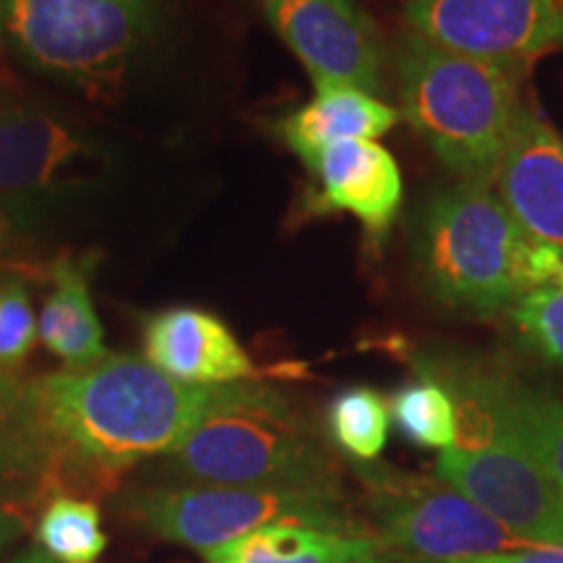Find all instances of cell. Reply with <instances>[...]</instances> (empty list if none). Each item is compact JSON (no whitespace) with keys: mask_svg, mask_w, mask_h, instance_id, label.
<instances>
[{"mask_svg":"<svg viewBox=\"0 0 563 563\" xmlns=\"http://www.w3.org/2000/svg\"><path fill=\"white\" fill-rule=\"evenodd\" d=\"M47 426L68 456L121 470L173 454L203 422L256 402L269 384H186L133 355H108L89 368L32 382Z\"/></svg>","mask_w":563,"mask_h":563,"instance_id":"1","label":"cell"},{"mask_svg":"<svg viewBox=\"0 0 563 563\" xmlns=\"http://www.w3.org/2000/svg\"><path fill=\"white\" fill-rule=\"evenodd\" d=\"M415 256L426 290L443 306L493 313L559 279L563 256L534 243L483 183H456L428 201Z\"/></svg>","mask_w":563,"mask_h":563,"instance_id":"2","label":"cell"},{"mask_svg":"<svg viewBox=\"0 0 563 563\" xmlns=\"http://www.w3.org/2000/svg\"><path fill=\"white\" fill-rule=\"evenodd\" d=\"M525 70L407 34L397 53L402 115L454 175L493 186L525 110Z\"/></svg>","mask_w":563,"mask_h":563,"instance_id":"3","label":"cell"},{"mask_svg":"<svg viewBox=\"0 0 563 563\" xmlns=\"http://www.w3.org/2000/svg\"><path fill=\"white\" fill-rule=\"evenodd\" d=\"M170 456L196 485L342 490L329 443L274 386L256 402L203 422Z\"/></svg>","mask_w":563,"mask_h":563,"instance_id":"4","label":"cell"},{"mask_svg":"<svg viewBox=\"0 0 563 563\" xmlns=\"http://www.w3.org/2000/svg\"><path fill=\"white\" fill-rule=\"evenodd\" d=\"M454 391L460 431L435 464L439 481L525 543L563 548V490L527 454L470 376L456 378Z\"/></svg>","mask_w":563,"mask_h":563,"instance_id":"5","label":"cell"},{"mask_svg":"<svg viewBox=\"0 0 563 563\" xmlns=\"http://www.w3.org/2000/svg\"><path fill=\"white\" fill-rule=\"evenodd\" d=\"M133 509L146 530L201 553L269 525H302L329 532L365 534V527L350 517L342 490L186 485L141 493L133 498Z\"/></svg>","mask_w":563,"mask_h":563,"instance_id":"6","label":"cell"},{"mask_svg":"<svg viewBox=\"0 0 563 563\" xmlns=\"http://www.w3.org/2000/svg\"><path fill=\"white\" fill-rule=\"evenodd\" d=\"M157 19V0H0V21L34 68L91 87L115 79Z\"/></svg>","mask_w":563,"mask_h":563,"instance_id":"7","label":"cell"},{"mask_svg":"<svg viewBox=\"0 0 563 563\" xmlns=\"http://www.w3.org/2000/svg\"><path fill=\"white\" fill-rule=\"evenodd\" d=\"M363 475L384 551H397L418 563H460L525 545V540L449 485L394 470H363Z\"/></svg>","mask_w":563,"mask_h":563,"instance_id":"8","label":"cell"},{"mask_svg":"<svg viewBox=\"0 0 563 563\" xmlns=\"http://www.w3.org/2000/svg\"><path fill=\"white\" fill-rule=\"evenodd\" d=\"M410 34L473 55L522 63L563 47V0H405Z\"/></svg>","mask_w":563,"mask_h":563,"instance_id":"9","label":"cell"},{"mask_svg":"<svg viewBox=\"0 0 563 563\" xmlns=\"http://www.w3.org/2000/svg\"><path fill=\"white\" fill-rule=\"evenodd\" d=\"M274 32L311 74L313 87L384 89L386 45L357 0H262Z\"/></svg>","mask_w":563,"mask_h":563,"instance_id":"10","label":"cell"},{"mask_svg":"<svg viewBox=\"0 0 563 563\" xmlns=\"http://www.w3.org/2000/svg\"><path fill=\"white\" fill-rule=\"evenodd\" d=\"M493 191L534 243L563 256V139L527 104L506 144Z\"/></svg>","mask_w":563,"mask_h":563,"instance_id":"11","label":"cell"},{"mask_svg":"<svg viewBox=\"0 0 563 563\" xmlns=\"http://www.w3.org/2000/svg\"><path fill=\"white\" fill-rule=\"evenodd\" d=\"M66 462L32 382L0 368V514L34 509L58 488Z\"/></svg>","mask_w":563,"mask_h":563,"instance_id":"12","label":"cell"},{"mask_svg":"<svg viewBox=\"0 0 563 563\" xmlns=\"http://www.w3.org/2000/svg\"><path fill=\"white\" fill-rule=\"evenodd\" d=\"M316 191L311 211H347L371 241H382L402 207V173L378 141H340L308 162Z\"/></svg>","mask_w":563,"mask_h":563,"instance_id":"13","label":"cell"},{"mask_svg":"<svg viewBox=\"0 0 563 563\" xmlns=\"http://www.w3.org/2000/svg\"><path fill=\"white\" fill-rule=\"evenodd\" d=\"M146 361L186 384H232L256 376V365L222 319L201 308H167L146 319Z\"/></svg>","mask_w":563,"mask_h":563,"instance_id":"14","label":"cell"},{"mask_svg":"<svg viewBox=\"0 0 563 563\" xmlns=\"http://www.w3.org/2000/svg\"><path fill=\"white\" fill-rule=\"evenodd\" d=\"M402 112L376 95L355 87H319L311 102H306L277 125L298 157L311 162L316 154L340 141H376L399 123Z\"/></svg>","mask_w":563,"mask_h":563,"instance_id":"15","label":"cell"},{"mask_svg":"<svg viewBox=\"0 0 563 563\" xmlns=\"http://www.w3.org/2000/svg\"><path fill=\"white\" fill-rule=\"evenodd\" d=\"M87 157V146L53 118L0 110V191L40 194Z\"/></svg>","mask_w":563,"mask_h":563,"instance_id":"16","label":"cell"},{"mask_svg":"<svg viewBox=\"0 0 563 563\" xmlns=\"http://www.w3.org/2000/svg\"><path fill=\"white\" fill-rule=\"evenodd\" d=\"M207 563H386L376 534H344L302 525H269L211 548Z\"/></svg>","mask_w":563,"mask_h":563,"instance_id":"17","label":"cell"},{"mask_svg":"<svg viewBox=\"0 0 563 563\" xmlns=\"http://www.w3.org/2000/svg\"><path fill=\"white\" fill-rule=\"evenodd\" d=\"M89 264L60 258L53 264V292L42 306L37 334L68 368H89L108 357L102 323L89 295Z\"/></svg>","mask_w":563,"mask_h":563,"instance_id":"18","label":"cell"},{"mask_svg":"<svg viewBox=\"0 0 563 563\" xmlns=\"http://www.w3.org/2000/svg\"><path fill=\"white\" fill-rule=\"evenodd\" d=\"M470 382L501 415L527 454L563 490V399L488 373H470Z\"/></svg>","mask_w":563,"mask_h":563,"instance_id":"19","label":"cell"},{"mask_svg":"<svg viewBox=\"0 0 563 563\" xmlns=\"http://www.w3.org/2000/svg\"><path fill=\"white\" fill-rule=\"evenodd\" d=\"M37 540L60 563H95L108 548L100 509L91 501L70 496H55L45 506Z\"/></svg>","mask_w":563,"mask_h":563,"instance_id":"20","label":"cell"},{"mask_svg":"<svg viewBox=\"0 0 563 563\" xmlns=\"http://www.w3.org/2000/svg\"><path fill=\"white\" fill-rule=\"evenodd\" d=\"M391 418L399 433L428 449L454 446L460 418L454 397L435 382H418L394 394Z\"/></svg>","mask_w":563,"mask_h":563,"instance_id":"21","label":"cell"},{"mask_svg":"<svg viewBox=\"0 0 563 563\" xmlns=\"http://www.w3.org/2000/svg\"><path fill=\"white\" fill-rule=\"evenodd\" d=\"M329 433L344 454L361 462L378 460L389 435V407L382 394L365 386L336 394L329 407Z\"/></svg>","mask_w":563,"mask_h":563,"instance_id":"22","label":"cell"},{"mask_svg":"<svg viewBox=\"0 0 563 563\" xmlns=\"http://www.w3.org/2000/svg\"><path fill=\"white\" fill-rule=\"evenodd\" d=\"M511 323L527 347L563 365V287L559 282L534 287L514 302Z\"/></svg>","mask_w":563,"mask_h":563,"instance_id":"23","label":"cell"},{"mask_svg":"<svg viewBox=\"0 0 563 563\" xmlns=\"http://www.w3.org/2000/svg\"><path fill=\"white\" fill-rule=\"evenodd\" d=\"M34 340L37 319L24 282L0 279V368H11L24 361Z\"/></svg>","mask_w":563,"mask_h":563,"instance_id":"24","label":"cell"},{"mask_svg":"<svg viewBox=\"0 0 563 563\" xmlns=\"http://www.w3.org/2000/svg\"><path fill=\"white\" fill-rule=\"evenodd\" d=\"M460 563H563V548L538 545V548H519V551L493 553L483 559H470Z\"/></svg>","mask_w":563,"mask_h":563,"instance_id":"25","label":"cell"},{"mask_svg":"<svg viewBox=\"0 0 563 563\" xmlns=\"http://www.w3.org/2000/svg\"><path fill=\"white\" fill-rule=\"evenodd\" d=\"M24 532V517L19 514H0V553Z\"/></svg>","mask_w":563,"mask_h":563,"instance_id":"26","label":"cell"},{"mask_svg":"<svg viewBox=\"0 0 563 563\" xmlns=\"http://www.w3.org/2000/svg\"><path fill=\"white\" fill-rule=\"evenodd\" d=\"M11 563H60V561H55L53 555L45 551V548L34 545V548H26L24 553H19Z\"/></svg>","mask_w":563,"mask_h":563,"instance_id":"27","label":"cell"},{"mask_svg":"<svg viewBox=\"0 0 563 563\" xmlns=\"http://www.w3.org/2000/svg\"><path fill=\"white\" fill-rule=\"evenodd\" d=\"M559 285L563 287V269H561V274H559Z\"/></svg>","mask_w":563,"mask_h":563,"instance_id":"28","label":"cell"},{"mask_svg":"<svg viewBox=\"0 0 563 563\" xmlns=\"http://www.w3.org/2000/svg\"><path fill=\"white\" fill-rule=\"evenodd\" d=\"M0 238H3V228H0Z\"/></svg>","mask_w":563,"mask_h":563,"instance_id":"29","label":"cell"}]
</instances>
